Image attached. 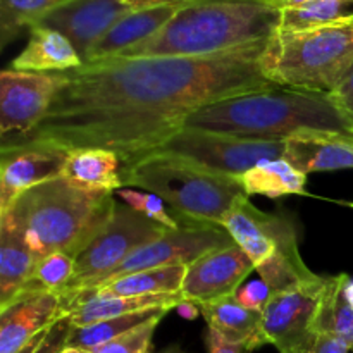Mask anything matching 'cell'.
I'll return each mask as SVG.
<instances>
[{
	"label": "cell",
	"instance_id": "cell-29",
	"mask_svg": "<svg viewBox=\"0 0 353 353\" xmlns=\"http://www.w3.org/2000/svg\"><path fill=\"white\" fill-rule=\"evenodd\" d=\"M62 0H0V48L31 30Z\"/></svg>",
	"mask_w": 353,
	"mask_h": 353
},
{
	"label": "cell",
	"instance_id": "cell-19",
	"mask_svg": "<svg viewBox=\"0 0 353 353\" xmlns=\"http://www.w3.org/2000/svg\"><path fill=\"white\" fill-rule=\"evenodd\" d=\"M83 64V57L65 34L52 28L33 26L26 47L10 62L9 69L26 72H68Z\"/></svg>",
	"mask_w": 353,
	"mask_h": 353
},
{
	"label": "cell",
	"instance_id": "cell-43",
	"mask_svg": "<svg viewBox=\"0 0 353 353\" xmlns=\"http://www.w3.org/2000/svg\"><path fill=\"white\" fill-rule=\"evenodd\" d=\"M150 353H152V352H150ZM159 353H185V352H183L179 347H171V348H168V350L159 352Z\"/></svg>",
	"mask_w": 353,
	"mask_h": 353
},
{
	"label": "cell",
	"instance_id": "cell-21",
	"mask_svg": "<svg viewBox=\"0 0 353 353\" xmlns=\"http://www.w3.org/2000/svg\"><path fill=\"white\" fill-rule=\"evenodd\" d=\"M37 255L23 234L6 217H0V310L14 302L33 278Z\"/></svg>",
	"mask_w": 353,
	"mask_h": 353
},
{
	"label": "cell",
	"instance_id": "cell-1",
	"mask_svg": "<svg viewBox=\"0 0 353 353\" xmlns=\"http://www.w3.org/2000/svg\"><path fill=\"white\" fill-rule=\"evenodd\" d=\"M265 45L268 40L205 57H112L83 64L62 72L64 85L31 133L3 141L105 148L124 168L181 130L202 107L274 88L262 69Z\"/></svg>",
	"mask_w": 353,
	"mask_h": 353
},
{
	"label": "cell",
	"instance_id": "cell-33",
	"mask_svg": "<svg viewBox=\"0 0 353 353\" xmlns=\"http://www.w3.org/2000/svg\"><path fill=\"white\" fill-rule=\"evenodd\" d=\"M72 330H74V326H72L69 316L61 317V319L45 333L43 340L40 341V345H38L37 350L33 353H61L65 347H68L69 336H71Z\"/></svg>",
	"mask_w": 353,
	"mask_h": 353
},
{
	"label": "cell",
	"instance_id": "cell-23",
	"mask_svg": "<svg viewBox=\"0 0 353 353\" xmlns=\"http://www.w3.org/2000/svg\"><path fill=\"white\" fill-rule=\"evenodd\" d=\"M61 178L79 188L114 193L123 188V161L105 148H74Z\"/></svg>",
	"mask_w": 353,
	"mask_h": 353
},
{
	"label": "cell",
	"instance_id": "cell-20",
	"mask_svg": "<svg viewBox=\"0 0 353 353\" xmlns=\"http://www.w3.org/2000/svg\"><path fill=\"white\" fill-rule=\"evenodd\" d=\"M186 265H164V268L145 269V271L131 272L121 278L109 279L99 286L85 290L69 305V310L83 300L105 299V296H145V295H168V293L181 292L185 281Z\"/></svg>",
	"mask_w": 353,
	"mask_h": 353
},
{
	"label": "cell",
	"instance_id": "cell-36",
	"mask_svg": "<svg viewBox=\"0 0 353 353\" xmlns=\"http://www.w3.org/2000/svg\"><path fill=\"white\" fill-rule=\"evenodd\" d=\"M330 97L345 114H348L353 119V69L341 81V85L333 93H330Z\"/></svg>",
	"mask_w": 353,
	"mask_h": 353
},
{
	"label": "cell",
	"instance_id": "cell-12",
	"mask_svg": "<svg viewBox=\"0 0 353 353\" xmlns=\"http://www.w3.org/2000/svg\"><path fill=\"white\" fill-rule=\"evenodd\" d=\"M326 286L327 278L319 276L314 281L272 293L261 312L262 343L272 345L279 353L299 347L312 333L310 326Z\"/></svg>",
	"mask_w": 353,
	"mask_h": 353
},
{
	"label": "cell",
	"instance_id": "cell-17",
	"mask_svg": "<svg viewBox=\"0 0 353 353\" xmlns=\"http://www.w3.org/2000/svg\"><path fill=\"white\" fill-rule=\"evenodd\" d=\"M285 159L299 171L353 169V137L338 133H302L285 140Z\"/></svg>",
	"mask_w": 353,
	"mask_h": 353
},
{
	"label": "cell",
	"instance_id": "cell-2",
	"mask_svg": "<svg viewBox=\"0 0 353 353\" xmlns=\"http://www.w3.org/2000/svg\"><path fill=\"white\" fill-rule=\"evenodd\" d=\"M183 128L265 141H285L302 133L353 137V119L327 93L283 86L210 103L188 116Z\"/></svg>",
	"mask_w": 353,
	"mask_h": 353
},
{
	"label": "cell",
	"instance_id": "cell-11",
	"mask_svg": "<svg viewBox=\"0 0 353 353\" xmlns=\"http://www.w3.org/2000/svg\"><path fill=\"white\" fill-rule=\"evenodd\" d=\"M64 85L62 72L3 69L0 74V134L3 140L26 137L47 116Z\"/></svg>",
	"mask_w": 353,
	"mask_h": 353
},
{
	"label": "cell",
	"instance_id": "cell-4",
	"mask_svg": "<svg viewBox=\"0 0 353 353\" xmlns=\"http://www.w3.org/2000/svg\"><path fill=\"white\" fill-rule=\"evenodd\" d=\"M116 203L114 193L57 178L24 192L0 217L19 230L38 261L54 252L78 257L109 223Z\"/></svg>",
	"mask_w": 353,
	"mask_h": 353
},
{
	"label": "cell",
	"instance_id": "cell-38",
	"mask_svg": "<svg viewBox=\"0 0 353 353\" xmlns=\"http://www.w3.org/2000/svg\"><path fill=\"white\" fill-rule=\"evenodd\" d=\"M131 10L148 9V7L157 6H185V3L193 2V0H123Z\"/></svg>",
	"mask_w": 353,
	"mask_h": 353
},
{
	"label": "cell",
	"instance_id": "cell-18",
	"mask_svg": "<svg viewBox=\"0 0 353 353\" xmlns=\"http://www.w3.org/2000/svg\"><path fill=\"white\" fill-rule=\"evenodd\" d=\"M179 7L181 6H157L126 14L93 45L85 64L117 57L128 48L152 38L174 17Z\"/></svg>",
	"mask_w": 353,
	"mask_h": 353
},
{
	"label": "cell",
	"instance_id": "cell-32",
	"mask_svg": "<svg viewBox=\"0 0 353 353\" xmlns=\"http://www.w3.org/2000/svg\"><path fill=\"white\" fill-rule=\"evenodd\" d=\"M165 314L155 316L154 319L147 321L141 326L134 327V330L128 331L123 336L116 338V340L109 341V343L102 345V347L92 350L93 353H150L152 340H154L155 330H157L159 323L164 319Z\"/></svg>",
	"mask_w": 353,
	"mask_h": 353
},
{
	"label": "cell",
	"instance_id": "cell-22",
	"mask_svg": "<svg viewBox=\"0 0 353 353\" xmlns=\"http://www.w3.org/2000/svg\"><path fill=\"white\" fill-rule=\"evenodd\" d=\"M199 307L209 330L223 340L243 345L250 352L264 347L261 340V312L245 309L236 300V295L221 296L200 303Z\"/></svg>",
	"mask_w": 353,
	"mask_h": 353
},
{
	"label": "cell",
	"instance_id": "cell-39",
	"mask_svg": "<svg viewBox=\"0 0 353 353\" xmlns=\"http://www.w3.org/2000/svg\"><path fill=\"white\" fill-rule=\"evenodd\" d=\"M176 310L179 312V316L185 317V319H188V321H193V319H196L199 316H202V312H200V307L196 305V303L188 302V300H183V302L176 307Z\"/></svg>",
	"mask_w": 353,
	"mask_h": 353
},
{
	"label": "cell",
	"instance_id": "cell-27",
	"mask_svg": "<svg viewBox=\"0 0 353 353\" xmlns=\"http://www.w3.org/2000/svg\"><path fill=\"white\" fill-rule=\"evenodd\" d=\"M350 23H353V0H309L281 9L279 30L296 31Z\"/></svg>",
	"mask_w": 353,
	"mask_h": 353
},
{
	"label": "cell",
	"instance_id": "cell-25",
	"mask_svg": "<svg viewBox=\"0 0 353 353\" xmlns=\"http://www.w3.org/2000/svg\"><path fill=\"white\" fill-rule=\"evenodd\" d=\"M240 183L248 196L281 199L286 195H303L307 188V174L290 164L285 157L269 159L245 172Z\"/></svg>",
	"mask_w": 353,
	"mask_h": 353
},
{
	"label": "cell",
	"instance_id": "cell-14",
	"mask_svg": "<svg viewBox=\"0 0 353 353\" xmlns=\"http://www.w3.org/2000/svg\"><path fill=\"white\" fill-rule=\"evenodd\" d=\"M254 271V262L241 247L236 243L209 252L186 265L185 281L179 293L183 300L200 305L221 296L234 295Z\"/></svg>",
	"mask_w": 353,
	"mask_h": 353
},
{
	"label": "cell",
	"instance_id": "cell-34",
	"mask_svg": "<svg viewBox=\"0 0 353 353\" xmlns=\"http://www.w3.org/2000/svg\"><path fill=\"white\" fill-rule=\"evenodd\" d=\"M234 295L245 309L262 312L272 296V290L262 279H255V281H248L247 285H241Z\"/></svg>",
	"mask_w": 353,
	"mask_h": 353
},
{
	"label": "cell",
	"instance_id": "cell-30",
	"mask_svg": "<svg viewBox=\"0 0 353 353\" xmlns=\"http://www.w3.org/2000/svg\"><path fill=\"white\" fill-rule=\"evenodd\" d=\"M76 274V257L65 252H54L38 261L34 268L33 278L30 285L24 288V293H38V292H50L64 295L65 290L72 283ZM19 295V296H21ZM17 296V299H19Z\"/></svg>",
	"mask_w": 353,
	"mask_h": 353
},
{
	"label": "cell",
	"instance_id": "cell-7",
	"mask_svg": "<svg viewBox=\"0 0 353 353\" xmlns=\"http://www.w3.org/2000/svg\"><path fill=\"white\" fill-rule=\"evenodd\" d=\"M221 226L250 257L272 293L319 278L300 255L299 233L290 217L264 212L245 196L223 217Z\"/></svg>",
	"mask_w": 353,
	"mask_h": 353
},
{
	"label": "cell",
	"instance_id": "cell-42",
	"mask_svg": "<svg viewBox=\"0 0 353 353\" xmlns=\"http://www.w3.org/2000/svg\"><path fill=\"white\" fill-rule=\"evenodd\" d=\"M61 353H93L92 350H85V348H78V347H65L64 350H62Z\"/></svg>",
	"mask_w": 353,
	"mask_h": 353
},
{
	"label": "cell",
	"instance_id": "cell-31",
	"mask_svg": "<svg viewBox=\"0 0 353 353\" xmlns=\"http://www.w3.org/2000/svg\"><path fill=\"white\" fill-rule=\"evenodd\" d=\"M116 195L126 203L128 207L134 209L137 212L143 214L148 219L155 221V223L162 224L168 230H178L183 224L181 217H178L176 214L169 212L165 209V202L161 196L154 195V193L148 192H140V190H130V188H121L117 190Z\"/></svg>",
	"mask_w": 353,
	"mask_h": 353
},
{
	"label": "cell",
	"instance_id": "cell-9",
	"mask_svg": "<svg viewBox=\"0 0 353 353\" xmlns=\"http://www.w3.org/2000/svg\"><path fill=\"white\" fill-rule=\"evenodd\" d=\"M152 152L172 155L212 174L240 179L259 162L285 157V141L247 140L233 134L181 128Z\"/></svg>",
	"mask_w": 353,
	"mask_h": 353
},
{
	"label": "cell",
	"instance_id": "cell-13",
	"mask_svg": "<svg viewBox=\"0 0 353 353\" xmlns=\"http://www.w3.org/2000/svg\"><path fill=\"white\" fill-rule=\"evenodd\" d=\"M68 148L45 141H3L0 155V214L28 190L62 176Z\"/></svg>",
	"mask_w": 353,
	"mask_h": 353
},
{
	"label": "cell",
	"instance_id": "cell-6",
	"mask_svg": "<svg viewBox=\"0 0 353 353\" xmlns=\"http://www.w3.org/2000/svg\"><path fill=\"white\" fill-rule=\"evenodd\" d=\"M124 186L161 196L176 216L195 223L221 224L234 203L248 196L240 179L212 174L157 152L124 165Z\"/></svg>",
	"mask_w": 353,
	"mask_h": 353
},
{
	"label": "cell",
	"instance_id": "cell-24",
	"mask_svg": "<svg viewBox=\"0 0 353 353\" xmlns=\"http://www.w3.org/2000/svg\"><path fill=\"white\" fill-rule=\"evenodd\" d=\"M183 302L181 293H168V295H145V296H105L78 302L69 310V319L72 326L83 327L100 321L114 319V317L130 316V314L148 312V310H172Z\"/></svg>",
	"mask_w": 353,
	"mask_h": 353
},
{
	"label": "cell",
	"instance_id": "cell-16",
	"mask_svg": "<svg viewBox=\"0 0 353 353\" xmlns=\"http://www.w3.org/2000/svg\"><path fill=\"white\" fill-rule=\"evenodd\" d=\"M61 317H65L62 295L24 293L0 310V353L23 352Z\"/></svg>",
	"mask_w": 353,
	"mask_h": 353
},
{
	"label": "cell",
	"instance_id": "cell-8",
	"mask_svg": "<svg viewBox=\"0 0 353 353\" xmlns=\"http://www.w3.org/2000/svg\"><path fill=\"white\" fill-rule=\"evenodd\" d=\"M168 228L148 219L131 207L116 203L109 223L90 241L88 247L76 257V274L69 288L62 295L64 312L76 296L107 279L130 255L150 241L157 240Z\"/></svg>",
	"mask_w": 353,
	"mask_h": 353
},
{
	"label": "cell",
	"instance_id": "cell-28",
	"mask_svg": "<svg viewBox=\"0 0 353 353\" xmlns=\"http://www.w3.org/2000/svg\"><path fill=\"white\" fill-rule=\"evenodd\" d=\"M168 312H169L168 309L148 310V312L130 314V316L100 321V323L90 324V326L74 327L71 336H69L68 345L69 347L85 348V350H95V348L102 347V345L123 336V334H126L128 331L141 326V324H145L147 321L154 319L155 316H161V314H168Z\"/></svg>",
	"mask_w": 353,
	"mask_h": 353
},
{
	"label": "cell",
	"instance_id": "cell-35",
	"mask_svg": "<svg viewBox=\"0 0 353 353\" xmlns=\"http://www.w3.org/2000/svg\"><path fill=\"white\" fill-rule=\"evenodd\" d=\"M350 347L340 338L330 334L310 333L299 347L286 353H350Z\"/></svg>",
	"mask_w": 353,
	"mask_h": 353
},
{
	"label": "cell",
	"instance_id": "cell-40",
	"mask_svg": "<svg viewBox=\"0 0 353 353\" xmlns=\"http://www.w3.org/2000/svg\"><path fill=\"white\" fill-rule=\"evenodd\" d=\"M343 295H345V299H347V302L353 307V279H350V281L347 283Z\"/></svg>",
	"mask_w": 353,
	"mask_h": 353
},
{
	"label": "cell",
	"instance_id": "cell-37",
	"mask_svg": "<svg viewBox=\"0 0 353 353\" xmlns=\"http://www.w3.org/2000/svg\"><path fill=\"white\" fill-rule=\"evenodd\" d=\"M207 348H209V353H250V350L243 345L230 343L210 330L207 333Z\"/></svg>",
	"mask_w": 353,
	"mask_h": 353
},
{
	"label": "cell",
	"instance_id": "cell-26",
	"mask_svg": "<svg viewBox=\"0 0 353 353\" xmlns=\"http://www.w3.org/2000/svg\"><path fill=\"white\" fill-rule=\"evenodd\" d=\"M348 281L350 276L345 272L327 278L326 292L317 307L310 331L340 338L353 352V307L343 295Z\"/></svg>",
	"mask_w": 353,
	"mask_h": 353
},
{
	"label": "cell",
	"instance_id": "cell-5",
	"mask_svg": "<svg viewBox=\"0 0 353 353\" xmlns=\"http://www.w3.org/2000/svg\"><path fill=\"white\" fill-rule=\"evenodd\" d=\"M262 69L276 86L330 95L353 69V23L278 30L265 45Z\"/></svg>",
	"mask_w": 353,
	"mask_h": 353
},
{
	"label": "cell",
	"instance_id": "cell-3",
	"mask_svg": "<svg viewBox=\"0 0 353 353\" xmlns=\"http://www.w3.org/2000/svg\"><path fill=\"white\" fill-rule=\"evenodd\" d=\"M281 9L262 0H193L148 40L117 57H205L269 40Z\"/></svg>",
	"mask_w": 353,
	"mask_h": 353
},
{
	"label": "cell",
	"instance_id": "cell-15",
	"mask_svg": "<svg viewBox=\"0 0 353 353\" xmlns=\"http://www.w3.org/2000/svg\"><path fill=\"white\" fill-rule=\"evenodd\" d=\"M130 12L133 10L123 0H62L38 21L37 26L65 34L85 62L93 45Z\"/></svg>",
	"mask_w": 353,
	"mask_h": 353
},
{
	"label": "cell",
	"instance_id": "cell-41",
	"mask_svg": "<svg viewBox=\"0 0 353 353\" xmlns=\"http://www.w3.org/2000/svg\"><path fill=\"white\" fill-rule=\"evenodd\" d=\"M305 2H309V0H281V2H279V7H281V9H285V7L300 6V3H305Z\"/></svg>",
	"mask_w": 353,
	"mask_h": 353
},
{
	"label": "cell",
	"instance_id": "cell-10",
	"mask_svg": "<svg viewBox=\"0 0 353 353\" xmlns=\"http://www.w3.org/2000/svg\"><path fill=\"white\" fill-rule=\"evenodd\" d=\"M230 245H234V240L221 224L183 219V224L178 230H168L161 238L150 241L133 255H130L119 268L114 269L107 276L105 281L131 274V272L145 271V269L164 268V265H190L209 252L219 250Z\"/></svg>",
	"mask_w": 353,
	"mask_h": 353
}]
</instances>
